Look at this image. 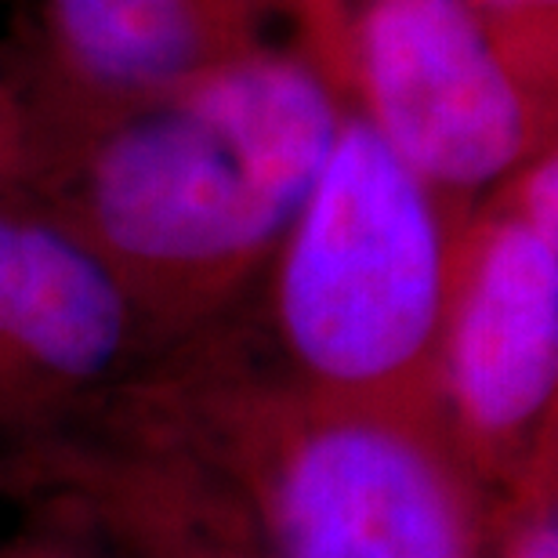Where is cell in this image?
<instances>
[{
    "instance_id": "6",
    "label": "cell",
    "mask_w": 558,
    "mask_h": 558,
    "mask_svg": "<svg viewBox=\"0 0 558 558\" xmlns=\"http://www.w3.org/2000/svg\"><path fill=\"white\" fill-rule=\"evenodd\" d=\"M135 341L117 276L51 218L0 204V417L106 385Z\"/></svg>"
},
{
    "instance_id": "3",
    "label": "cell",
    "mask_w": 558,
    "mask_h": 558,
    "mask_svg": "<svg viewBox=\"0 0 558 558\" xmlns=\"http://www.w3.org/2000/svg\"><path fill=\"white\" fill-rule=\"evenodd\" d=\"M450 251L439 196L363 117H344L272 254L283 371L341 403L439 417Z\"/></svg>"
},
{
    "instance_id": "11",
    "label": "cell",
    "mask_w": 558,
    "mask_h": 558,
    "mask_svg": "<svg viewBox=\"0 0 558 558\" xmlns=\"http://www.w3.org/2000/svg\"><path fill=\"white\" fill-rule=\"evenodd\" d=\"M37 131H33L26 109L11 92L0 87V196L8 193L11 185L33 178V167H37Z\"/></svg>"
},
{
    "instance_id": "4",
    "label": "cell",
    "mask_w": 558,
    "mask_h": 558,
    "mask_svg": "<svg viewBox=\"0 0 558 558\" xmlns=\"http://www.w3.org/2000/svg\"><path fill=\"white\" fill-rule=\"evenodd\" d=\"M558 236L505 196L453 232L439 421L489 497L555 468Z\"/></svg>"
},
{
    "instance_id": "2",
    "label": "cell",
    "mask_w": 558,
    "mask_h": 558,
    "mask_svg": "<svg viewBox=\"0 0 558 558\" xmlns=\"http://www.w3.org/2000/svg\"><path fill=\"white\" fill-rule=\"evenodd\" d=\"M120 435L193 472L251 558H486L494 497L439 417L327 399L226 344L142 381Z\"/></svg>"
},
{
    "instance_id": "9",
    "label": "cell",
    "mask_w": 558,
    "mask_h": 558,
    "mask_svg": "<svg viewBox=\"0 0 558 558\" xmlns=\"http://www.w3.org/2000/svg\"><path fill=\"white\" fill-rule=\"evenodd\" d=\"M486 558H558L555 468L494 497Z\"/></svg>"
},
{
    "instance_id": "10",
    "label": "cell",
    "mask_w": 558,
    "mask_h": 558,
    "mask_svg": "<svg viewBox=\"0 0 558 558\" xmlns=\"http://www.w3.org/2000/svg\"><path fill=\"white\" fill-rule=\"evenodd\" d=\"M472 11L483 19L489 37L505 51V59L526 76L530 84H544V37L555 40V8L558 0H468Z\"/></svg>"
},
{
    "instance_id": "1",
    "label": "cell",
    "mask_w": 558,
    "mask_h": 558,
    "mask_svg": "<svg viewBox=\"0 0 558 558\" xmlns=\"http://www.w3.org/2000/svg\"><path fill=\"white\" fill-rule=\"evenodd\" d=\"M308 62L254 51L113 109L54 171V226L124 287L138 327L193 333L272 262L341 131Z\"/></svg>"
},
{
    "instance_id": "5",
    "label": "cell",
    "mask_w": 558,
    "mask_h": 558,
    "mask_svg": "<svg viewBox=\"0 0 558 558\" xmlns=\"http://www.w3.org/2000/svg\"><path fill=\"white\" fill-rule=\"evenodd\" d=\"M355 62L363 120L439 199L500 189L551 149L541 87L468 0H366Z\"/></svg>"
},
{
    "instance_id": "7",
    "label": "cell",
    "mask_w": 558,
    "mask_h": 558,
    "mask_svg": "<svg viewBox=\"0 0 558 558\" xmlns=\"http://www.w3.org/2000/svg\"><path fill=\"white\" fill-rule=\"evenodd\" d=\"M265 4L269 0H44V19L76 92L113 113L265 51L258 44Z\"/></svg>"
},
{
    "instance_id": "12",
    "label": "cell",
    "mask_w": 558,
    "mask_h": 558,
    "mask_svg": "<svg viewBox=\"0 0 558 558\" xmlns=\"http://www.w3.org/2000/svg\"><path fill=\"white\" fill-rule=\"evenodd\" d=\"M0 558H95V555L73 537L40 533V537H26V541H15V544H8V548H0Z\"/></svg>"
},
{
    "instance_id": "8",
    "label": "cell",
    "mask_w": 558,
    "mask_h": 558,
    "mask_svg": "<svg viewBox=\"0 0 558 558\" xmlns=\"http://www.w3.org/2000/svg\"><path fill=\"white\" fill-rule=\"evenodd\" d=\"M40 483L102 530L117 558H251L229 511L193 472L120 435L109 450L40 457Z\"/></svg>"
}]
</instances>
